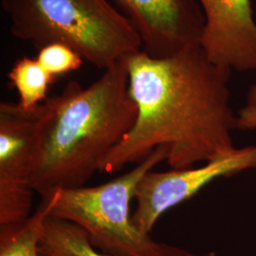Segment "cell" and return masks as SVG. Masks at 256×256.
<instances>
[{
	"label": "cell",
	"mask_w": 256,
	"mask_h": 256,
	"mask_svg": "<svg viewBox=\"0 0 256 256\" xmlns=\"http://www.w3.org/2000/svg\"><path fill=\"white\" fill-rule=\"evenodd\" d=\"M128 92L137 106L131 130L102 162L113 173L168 148L173 169L190 168L234 154L236 115L230 102L232 70L210 62L200 45L153 58L142 50L126 59Z\"/></svg>",
	"instance_id": "obj_1"
},
{
	"label": "cell",
	"mask_w": 256,
	"mask_h": 256,
	"mask_svg": "<svg viewBox=\"0 0 256 256\" xmlns=\"http://www.w3.org/2000/svg\"><path fill=\"white\" fill-rule=\"evenodd\" d=\"M124 59L88 88L70 81L40 104L32 184L42 200L82 187L133 128L138 110Z\"/></svg>",
	"instance_id": "obj_2"
},
{
	"label": "cell",
	"mask_w": 256,
	"mask_h": 256,
	"mask_svg": "<svg viewBox=\"0 0 256 256\" xmlns=\"http://www.w3.org/2000/svg\"><path fill=\"white\" fill-rule=\"evenodd\" d=\"M10 34L36 50L72 48L100 70L142 50L128 19L108 0H1Z\"/></svg>",
	"instance_id": "obj_3"
},
{
	"label": "cell",
	"mask_w": 256,
	"mask_h": 256,
	"mask_svg": "<svg viewBox=\"0 0 256 256\" xmlns=\"http://www.w3.org/2000/svg\"><path fill=\"white\" fill-rule=\"evenodd\" d=\"M168 148H156L128 173L94 187L59 190L50 216L84 230L92 246L111 256H194L182 248L156 242L138 228L130 214L138 184L156 165L166 160Z\"/></svg>",
	"instance_id": "obj_4"
},
{
	"label": "cell",
	"mask_w": 256,
	"mask_h": 256,
	"mask_svg": "<svg viewBox=\"0 0 256 256\" xmlns=\"http://www.w3.org/2000/svg\"><path fill=\"white\" fill-rule=\"evenodd\" d=\"M40 104H0V226L28 218L32 206L36 132Z\"/></svg>",
	"instance_id": "obj_5"
},
{
	"label": "cell",
	"mask_w": 256,
	"mask_h": 256,
	"mask_svg": "<svg viewBox=\"0 0 256 256\" xmlns=\"http://www.w3.org/2000/svg\"><path fill=\"white\" fill-rule=\"evenodd\" d=\"M247 170H256V146L238 148L234 154L208 162L200 168L151 170L138 184L133 222L142 232L150 234L166 210L190 200L212 180Z\"/></svg>",
	"instance_id": "obj_6"
},
{
	"label": "cell",
	"mask_w": 256,
	"mask_h": 256,
	"mask_svg": "<svg viewBox=\"0 0 256 256\" xmlns=\"http://www.w3.org/2000/svg\"><path fill=\"white\" fill-rule=\"evenodd\" d=\"M153 58L200 45L205 18L196 0H113Z\"/></svg>",
	"instance_id": "obj_7"
},
{
	"label": "cell",
	"mask_w": 256,
	"mask_h": 256,
	"mask_svg": "<svg viewBox=\"0 0 256 256\" xmlns=\"http://www.w3.org/2000/svg\"><path fill=\"white\" fill-rule=\"evenodd\" d=\"M205 18L200 46L230 70H256V20L250 0H198Z\"/></svg>",
	"instance_id": "obj_8"
},
{
	"label": "cell",
	"mask_w": 256,
	"mask_h": 256,
	"mask_svg": "<svg viewBox=\"0 0 256 256\" xmlns=\"http://www.w3.org/2000/svg\"><path fill=\"white\" fill-rule=\"evenodd\" d=\"M52 198L43 200L36 212L22 222L0 226V256H43L40 242Z\"/></svg>",
	"instance_id": "obj_9"
},
{
	"label": "cell",
	"mask_w": 256,
	"mask_h": 256,
	"mask_svg": "<svg viewBox=\"0 0 256 256\" xmlns=\"http://www.w3.org/2000/svg\"><path fill=\"white\" fill-rule=\"evenodd\" d=\"M43 256H111L93 247L82 228L48 216L40 242Z\"/></svg>",
	"instance_id": "obj_10"
},
{
	"label": "cell",
	"mask_w": 256,
	"mask_h": 256,
	"mask_svg": "<svg viewBox=\"0 0 256 256\" xmlns=\"http://www.w3.org/2000/svg\"><path fill=\"white\" fill-rule=\"evenodd\" d=\"M8 78L18 90L19 106L23 110H32L46 101L50 86L56 78L48 74L36 58L22 57L10 68Z\"/></svg>",
	"instance_id": "obj_11"
},
{
	"label": "cell",
	"mask_w": 256,
	"mask_h": 256,
	"mask_svg": "<svg viewBox=\"0 0 256 256\" xmlns=\"http://www.w3.org/2000/svg\"><path fill=\"white\" fill-rule=\"evenodd\" d=\"M36 60L48 74L56 78L80 68L84 59L72 48L55 43L39 50Z\"/></svg>",
	"instance_id": "obj_12"
},
{
	"label": "cell",
	"mask_w": 256,
	"mask_h": 256,
	"mask_svg": "<svg viewBox=\"0 0 256 256\" xmlns=\"http://www.w3.org/2000/svg\"><path fill=\"white\" fill-rule=\"evenodd\" d=\"M236 129H256V108L245 106L238 111L236 115Z\"/></svg>",
	"instance_id": "obj_13"
},
{
	"label": "cell",
	"mask_w": 256,
	"mask_h": 256,
	"mask_svg": "<svg viewBox=\"0 0 256 256\" xmlns=\"http://www.w3.org/2000/svg\"><path fill=\"white\" fill-rule=\"evenodd\" d=\"M246 106L256 108V82L250 88L248 92Z\"/></svg>",
	"instance_id": "obj_14"
}]
</instances>
